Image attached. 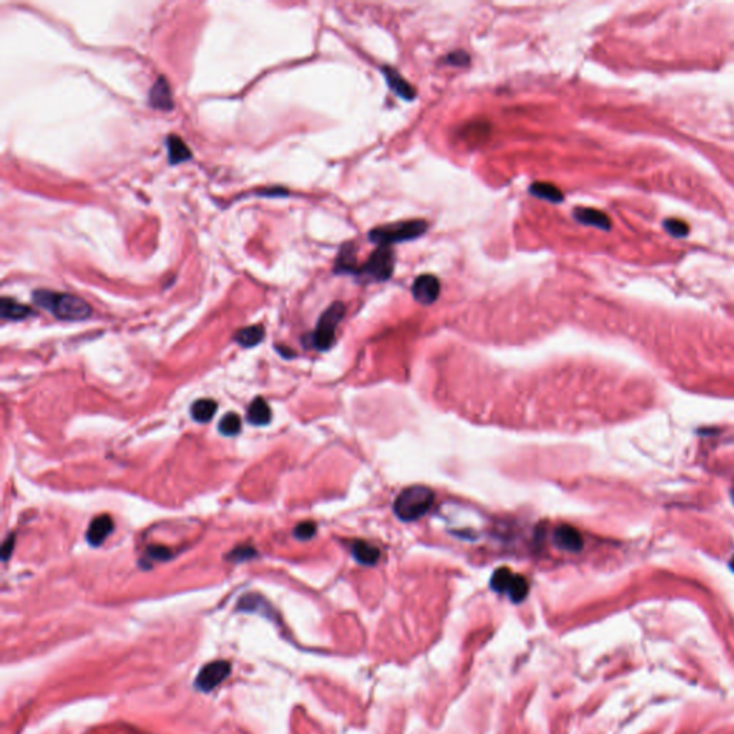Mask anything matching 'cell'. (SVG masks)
<instances>
[{"label": "cell", "mask_w": 734, "mask_h": 734, "mask_svg": "<svg viewBox=\"0 0 734 734\" xmlns=\"http://www.w3.org/2000/svg\"><path fill=\"white\" fill-rule=\"evenodd\" d=\"M13 546H15V537H9L5 544H4V548H2V556H4V561H6V559H9V556L12 555V551H13Z\"/></svg>", "instance_id": "28"}, {"label": "cell", "mask_w": 734, "mask_h": 734, "mask_svg": "<svg viewBox=\"0 0 734 734\" xmlns=\"http://www.w3.org/2000/svg\"><path fill=\"white\" fill-rule=\"evenodd\" d=\"M253 555H256L254 549H251L249 546H241V548H237L235 551H232L228 555V559H231V561H235V563H240V561H246V559H249V558H253Z\"/></svg>", "instance_id": "27"}, {"label": "cell", "mask_w": 734, "mask_h": 734, "mask_svg": "<svg viewBox=\"0 0 734 734\" xmlns=\"http://www.w3.org/2000/svg\"><path fill=\"white\" fill-rule=\"evenodd\" d=\"M166 148L171 164H180L191 158V151L187 144L177 135H169L166 138Z\"/></svg>", "instance_id": "18"}, {"label": "cell", "mask_w": 734, "mask_h": 734, "mask_svg": "<svg viewBox=\"0 0 734 734\" xmlns=\"http://www.w3.org/2000/svg\"><path fill=\"white\" fill-rule=\"evenodd\" d=\"M150 103L151 107L162 111H168L172 108V98H171V89L164 77L158 78L155 85L152 86L150 92Z\"/></svg>", "instance_id": "14"}, {"label": "cell", "mask_w": 734, "mask_h": 734, "mask_svg": "<svg viewBox=\"0 0 734 734\" xmlns=\"http://www.w3.org/2000/svg\"><path fill=\"white\" fill-rule=\"evenodd\" d=\"M230 671H231V666L227 661L209 662L208 666H205L199 671L195 684L199 690L209 691V690L216 688L218 684H221L227 679Z\"/></svg>", "instance_id": "8"}, {"label": "cell", "mask_w": 734, "mask_h": 734, "mask_svg": "<svg viewBox=\"0 0 734 734\" xmlns=\"http://www.w3.org/2000/svg\"><path fill=\"white\" fill-rule=\"evenodd\" d=\"M346 307L341 301H334L330 307L325 310L320 316L316 329L310 336V343L314 348L320 352H326L334 344L336 340V329L341 319L344 317Z\"/></svg>", "instance_id": "4"}, {"label": "cell", "mask_w": 734, "mask_h": 734, "mask_svg": "<svg viewBox=\"0 0 734 734\" xmlns=\"http://www.w3.org/2000/svg\"><path fill=\"white\" fill-rule=\"evenodd\" d=\"M147 558L154 559V561H166L171 558V551L165 546H151L147 551Z\"/></svg>", "instance_id": "25"}, {"label": "cell", "mask_w": 734, "mask_h": 734, "mask_svg": "<svg viewBox=\"0 0 734 734\" xmlns=\"http://www.w3.org/2000/svg\"><path fill=\"white\" fill-rule=\"evenodd\" d=\"M412 294L417 303L424 306L433 304L440 294V282L433 274H422L416 277L412 286Z\"/></svg>", "instance_id": "7"}, {"label": "cell", "mask_w": 734, "mask_h": 734, "mask_svg": "<svg viewBox=\"0 0 734 734\" xmlns=\"http://www.w3.org/2000/svg\"><path fill=\"white\" fill-rule=\"evenodd\" d=\"M733 498H734V494H733ZM733 501H734V499H733Z\"/></svg>", "instance_id": "30"}, {"label": "cell", "mask_w": 734, "mask_h": 734, "mask_svg": "<svg viewBox=\"0 0 734 734\" xmlns=\"http://www.w3.org/2000/svg\"><path fill=\"white\" fill-rule=\"evenodd\" d=\"M316 531H317V527L314 525L313 522H303V523H299V525L294 528V537L300 541H308L316 535Z\"/></svg>", "instance_id": "24"}, {"label": "cell", "mask_w": 734, "mask_h": 734, "mask_svg": "<svg viewBox=\"0 0 734 734\" xmlns=\"http://www.w3.org/2000/svg\"><path fill=\"white\" fill-rule=\"evenodd\" d=\"M428 221L425 220H409L399 221L386 225L374 227L369 231V241L377 244V246H392V244L405 242L410 240H416L422 237L428 231Z\"/></svg>", "instance_id": "3"}, {"label": "cell", "mask_w": 734, "mask_h": 734, "mask_svg": "<svg viewBox=\"0 0 734 734\" xmlns=\"http://www.w3.org/2000/svg\"><path fill=\"white\" fill-rule=\"evenodd\" d=\"M114 530V522L110 515L96 516L88 527L86 541L92 546H99L105 539L110 537Z\"/></svg>", "instance_id": "11"}, {"label": "cell", "mask_w": 734, "mask_h": 734, "mask_svg": "<svg viewBox=\"0 0 734 734\" xmlns=\"http://www.w3.org/2000/svg\"><path fill=\"white\" fill-rule=\"evenodd\" d=\"M731 568L734 570V556H733V559H731Z\"/></svg>", "instance_id": "29"}, {"label": "cell", "mask_w": 734, "mask_h": 734, "mask_svg": "<svg viewBox=\"0 0 734 734\" xmlns=\"http://www.w3.org/2000/svg\"><path fill=\"white\" fill-rule=\"evenodd\" d=\"M352 553L358 563L367 567L377 564L380 558V549L365 541H355L352 544Z\"/></svg>", "instance_id": "16"}, {"label": "cell", "mask_w": 734, "mask_h": 734, "mask_svg": "<svg viewBox=\"0 0 734 734\" xmlns=\"http://www.w3.org/2000/svg\"><path fill=\"white\" fill-rule=\"evenodd\" d=\"M358 247L353 241H348L340 247V251L337 254L336 263H334V271L337 274H353L358 275L359 266H358Z\"/></svg>", "instance_id": "9"}, {"label": "cell", "mask_w": 734, "mask_h": 734, "mask_svg": "<svg viewBox=\"0 0 734 734\" xmlns=\"http://www.w3.org/2000/svg\"><path fill=\"white\" fill-rule=\"evenodd\" d=\"M553 541L559 549L570 552H578L584 545L581 534L571 525H559L553 532Z\"/></svg>", "instance_id": "12"}, {"label": "cell", "mask_w": 734, "mask_h": 734, "mask_svg": "<svg viewBox=\"0 0 734 734\" xmlns=\"http://www.w3.org/2000/svg\"><path fill=\"white\" fill-rule=\"evenodd\" d=\"M491 588L499 594H508V597L518 604L528 596L530 584L522 575L513 574L508 568H499L492 575Z\"/></svg>", "instance_id": "6"}, {"label": "cell", "mask_w": 734, "mask_h": 734, "mask_svg": "<svg viewBox=\"0 0 734 734\" xmlns=\"http://www.w3.org/2000/svg\"><path fill=\"white\" fill-rule=\"evenodd\" d=\"M572 216H574L575 221H578L584 225L597 227L601 230L611 228V221H610L608 216H605L603 211H600V209H596V208L577 207L572 211Z\"/></svg>", "instance_id": "13"}, {"label": "cell", "mask_w": 734, "mask_h": 734, "mask_svg": "<svg viewBox=\"0 0 734 734\" xmlns=\"http://www.w3.org/2000/svg\"><path fill=\"white\" fill-rule=\"evenodd\" d=\"M443 62L447 65H452V66H457V67H466L471 63V56L465 51L459 49V51H453V52L447 53L445 56Z\"/></svg>", "instance_id": "23"}, {"label": "cell", "mask_w": 734, "mask_h": 734, "mask_svg": "<svg viewBox=\"0 0 734 734\" xmlns=\"http://www.w3.org/2000/svg\"><path fill=\"white\" fill-rule=\"evenodd\" d=\"M33 301L39 307L51 311L55 317L66 322H81L91 316V306L81 297L66 293H55L49 290H37Z\"/></svg>", "instance_id": "1"}, {"label": "cell", "mask_w": 734, "mask_h": 734, "mask_svg": "<svg viewBox=\"0 0 734 734\" xmlns=\"http://www.w3.org/2000/svg\"><path fill=\"white\" fill-rule=\"evenodd\" d=\"M264 339V329L261 326H249L237 332L234 340L242 347H254Z\"/></svg>", "instance_id": "21"}, {"label": "cell", "mask_w": 734, "mask_h": 734, "mask_svg": "<svg viewBox=\"0 0 734 734\" xmlns=\"http://www.w3.org/2000/svg\"><path fill=\"white\" fill-rule=\"evenodd\" d=\"M0 314L6 320H23L30 316L32 308L9 297H4L2 301H0Z\"/></svg>", "instance_id": "17"}, {"label": "cell", "mask_w": 734, "mask_h": 734, "mask_svg": "<svg viewBox=\"0 0 734 734\" xmlns=\"http://www.w3.org/2000/svg\"><path fill=\"white\" fill-rule=\"evenodd\" d=\"M395 264L396 256L393 249L391 246H380L359 268L358 277L372 280V282H386L395 271Z\"/></svg>", "instance_id": "5"}, {"label": "cell", "mask_w": 734, "mask_h": 734, "mask_svg": "<svg viewBox=\"0 0 734 734\" xmlns=\"http://www.w3.org/2000/svg\"><path fill=\"white\" fill-rule=\"evenodd\" d=\"M217 412V403L211 399H199L191 406V417L198 424H207L211 421Z\"/></svg>", "instance_id": "20"}, {"label": "cell", "mask_w": 734, "mask_h": 734, "mask_svg": "<svg viewBox=\"0 0 734 734\" xmlns=\"http://www.w3.org/2000/svg\"><path fill=\"white\" fill-rule=\"evenodd\" d=\"M530 192H531V195H534L537 198H541V199H545V201H549L553 204H559L564 201L563 191L551 183H534L530 187Z\"/></svg>", "instance_id": "19"}, {"label": "cell", "mask_w": 734, "mask_h": 734, "mask_svg": "<svg viewBox=\"0 0 734 734\" xmlns=\"http://www.w3.org/2000/svg\"><path fill=\"white\" fill-rule=\"evenodd\" d=\"M381 74L386 78L389 88L395 95L400 96L405 100H413L416 98V89L396 71L392 66H381Z\"/></svg>", "instance_id": "10"}, {"label": "cell", "mask_w": 734, "mask_h": 734, "mask_svg": "<svg viewBox=\"0 0 734 734\" xmlns=\"http://www.w3.org/2000/svg\"><path fill=\"white\" fill-rule=\"evenodd\" d=\"M666 228L669 232H671L674 237H683L687 234L688 231V227L686 223L680 221V220H669L666 224Z\"/></svg>", "instance_id": "26"}, {"label": "cell", "mask_w": 734, "mask_h": 734, "mask_svg": "<svg viewBox=\"0 0 734 734\" xmlns=\"http://www.w3.org/2000/svg\"><path fill=\"white\" fill-rule=\"evenodd\" d=\"M435 502V492L428 486H409L398 495L393 511L403 522H414L425 516Z\"/></svg>", "instance_id": "2"}, {"label": "cell", "mask_w": 734, "mask_h": 734, "mask_svg": "<svg viewBox=\"0 0 734 734\" xmlns=\"http://www.w3.org/2000/svg\"><path fill=\"white\" fill-rule=\"evenodd\" d=\"M249 422L254 426H266L271 422V410L267 402L261 398L254 399L247 410Z\"/></svg>", "instance_id": "15"}, {"label": "cell", "mask_w": 734, "mask_h": 734, "mask_svg": "<svg viewBox=\"0 0 734 734\" xmlns=\"http://www.w3.org/2000/svg\"><path fill=\"white\" fill-rule=\"evenodd\" d=\"M218 431L224 436H235L241 431V419L237 413H227L223 416L218 425Z\"/></svg>", "instance_id": "22"}]
</instances>
